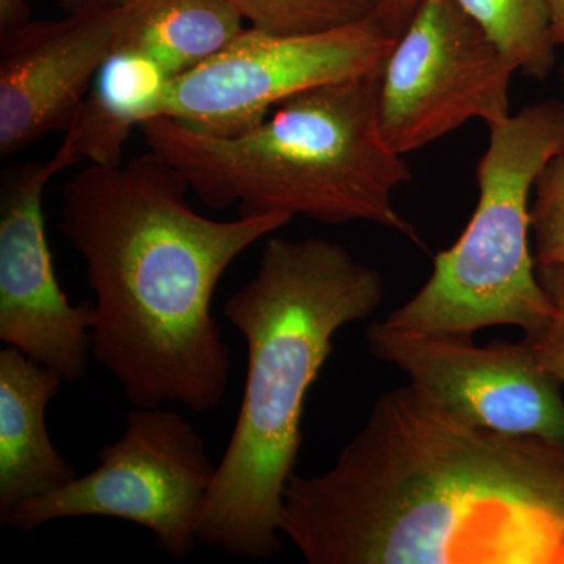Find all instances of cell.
I'll return each mask as SVG.
<instances>
[{
	"label": "cell",
	"mask_w": 564,
	"mask_h": 564,
	"mask_svg": "<svg viewBox=\"0 0 564 564\" xmlns=\"http://www.w3.org/2000/svg\"><path fill=\"white\" fill-rule=\"evenodd\" d=\"M511 63L456 0H421L380 74L378 120L397 154L481 120L511 117Z\"/></svg>",
	"instance_id": "obj_8"
},
{
	"label": "cell",
	"mask_w": 564,
	"mask_h": 564,
	"mask_svg": "<svg viewBox=\"0 0 564 564\" xmlns=\"http://www.w3.org/2000/svg\"><path fill=\"white\" fill-rule=\"evenodd\" d=\"M489 132L469 225L454 247L434 256L432 276L388 315V328L473 337L513 325L530 337L551 322L554 304L530 250L529 199L538 174L564 147V102L532 104Z\"/></svg>",
	"instance_id": "obj_5"
},
{
	"label": "cell",
	"mask_w": 564,
	"mask_h": 564,
	"mask_svg": "<svg viewBox=\"0 0 564 564\" xmlns=\"http://www.w3.org/2000/svg\"><path fill=\"white\" fill-rule=\"evenodd\" d=\"M31 21L29 0H0V35L17 31Z\"/></svg>",
	"instance_id": "obj_19"
},
{
	"label": "cell",
	"mask_w": 564,
	"mask_h": 564,
	"mask_svg": "<svg viewBox=\"0 0 564 564\" xmlns=\"http://www.w3.org/2000/svg\"><path fill=\"white\" fill-rule=\"evenodd\" d=\"M281 533L310 564H564V444L384 393L332 469L293 473Z\"/></svg>",
	"instance_id": "obj_1"
},
{
	"label": "cell",
	"mask_w": 564,
	"mask_h": 564,
	"mask_svg": "<svg viewBox=\"0 0 564 564\" xmlns=\"http://www.w3.org/2000/svg\"><path fill=\"white\" fill-rule=\"evenodd\" d=\"M118 7L31 21L0 35V155L68 132L113 51Z\"/></svg>",
	"instance_id": "obj_11"
},
{
	"label": "cell",
	"mask_w": 564,
	"mask_h": 564,
	"mask_svg": "<svg viewBox=\"0 0 564 564\" xmlns=\"http://www.w3.org/2000/svg\"><path fill=\"white\" fill-rule=\"evenodd\" d=\"M395 41L372 17L296 35L248 25L209 61L170 82L151 118H172L212 135H236L299 93L377 73Z\"/></svg>",
	"instance_id": "obj_7"
},
{
	"label": "cell",
	"mask_w": 564,
	"mask_h": 564,
	"mask_svg": "<svg viewBox=\"0 0 564 564\" xmlns=\"http://www.w3.org/2000/svg\"><path fill=\"white\" fill-rule=\"evenodd\" d=\"M176 169L151 150L120 165L85 166L63 188L61 229L96 296L91 351L133 408L217 410L231 351L212 315L228 267L282 214L212 220L187 199Z\"/></svg>",
	"instance_id": "obj_2"
},
{
	"label": "cell",
	"mask_w": 564,
	"mask_h": 564,
	"mask_svg": "<svg viewBox=\"0 0 564 564\" xmlns=\"http://www.w3.org/2000/svg\"><path fill=\"white\" fill-rule=\"evenodd\" d=\"M562 79H563V84H564V68L562 70Z\"/></svg>",
	"instance_id": "obj_22"
},
{
	"label": "cell",
	"mask_w": 564,
	"mask_h": 564,
	"mask_svg": "<svg viewBox=\"0 0 564 564\" xmlns=\"http://www.w3.org/2000/svg\"><path fill=\"white\" fill-rule=\"evenodd\" d=\"M516 73L544 80L554 69L555 41L544 0H456Z\"/></svg>",
	"instance_id": "obj_14"
},
{
	"label": "cell",
	"mask_w": 564,
	"mask_h": 564,
	"mask_svg": "<svg viewBox=\"0 0 564 564\" xmlns=\"http://www.w3.org/2000/svg\"><path fill=\"white\" fill-rule=\"evenodd\" d=\"M380 74L299 93L236 135H212L165 117L141 122L139 131L210 209L373 223L423 247L392 202L413 174L381 133Z\"/></svg>",
	"instance_id": "obj_4"
},
{
	"label": "cell",
	"mask_w": 564,
	"mask_h": 564,
	"mask_svg": "<svg viewBox=\"0 0 564 564\" xmlns=\"http://www.w3.org/2000/svg\"><path fill=\"white\" fill-rule=\"evenodd\" d=\"M58 3L68 11L95 10V9H115V7L124 6L129 0H57Z\"/></svg>",
	"instance_id": "obj_21"
},
{
	"label": "cell",
	"mask_w": 564,
	"mask_h": 564,
	"mask_svg": "<svg viewBox=\"0 0 564 564\" xmlns=\"http://www.w3.org/2000/svg\"><path fill=\"white\" fill-rule=\"evenodd\" d=\"M384 281L326 239H272L258 272L223 306L248 350L239 417L199 522V543L248 560L281 551L282 494L302 448L304 402L333 337L366 321Z\"/></svg>",
	"instance_id": "obj_3"
},
{
	"label": "cell",
	"mask_w": 564,
	"mask_h": 564,
	"mask_svg": "<svg viewBox=\"0 0 564 564\" xmlns=\"http://www.w3.org/2000/svg\"><path fill=\"white\" fill-rule=\"evenodd\" d=\"M243 22L228 0H129L118 7L111 52L143 58L173 82L220 52Z\"/></svg>",
	"instance_id": "obj_13"
},
{
	"label": "cell",
	"mask_w": 564,
	"mask_h": 564,
	"mask_svg": "<svg viewBox=\"0 0 564 564\" xmlns=\"http://www.w3.org/2000/svg\"><path fill=\"white\" fill-rule=\"evenodd\" d=\"M530 232L536 267L564 265V147L549 159L533 185Z\"/></svg>",
	"instance_id": "obj_16"
},
{
	"label": "cell",
	"mask_w": 564,
	"mask_h": 564,
	"mask_svg": "<svg viewBox=\"0 0 564 564\" xmlns=\"http://www.w3.org/2000/svg\"><path fill=\"white\" fill-rule=\"evenodd\" d=\"M366 339L375 358L464 421L564 444L562 383L541 366L529 340L478 347L470 336L395 332L383 322L372 323Z\"/></svg>",
	"instance_id": "obj_10"
},
{
	"label": "cell",
	"mask_w": 564,
	"mask_h": 564,
	"mask_svg": "<svg viewBox=\"0 0 564 564\" xmlns=\"http://www.w3.org/2000/svg\"><path fill=\"white\" fill-rule=\"evenodd\" d=\"M421 0H375L372 18L381 31L397 40L413 20Z\"/></svg>",
	"instance_id": "obj_18"
},
{
	"label": "cell",
	"mask_w": 564,
	"mask_h": 564,
	"mask_svg": "<svg viewBox=\"0 0 564 564\" xmlns=\"http://www.w3.org/2000/svg\"><path fill=\"white\" fill-rule=\"evenodd\" d=\"M80 162L73 133L47 162L6 166L0 181V340L68 383L88 372L96 304L73 306L55 274L43 196L52 177Z\"/></svg>",
	"instance_id": "obj_9"
},
{
	"label": "cell",
	"mask_w": 564,
	"mask_h": 564,
	"mask_svg": "<svg viewBox=\"0 0 564 564\" xmlns=\"http://www.w3.org/2000/svg\"><path fill=\"white\" fill-rule=\"evenodd\" d=\"M551 20L552 39L564 47V0H544Z\"/></svg>",
	"instance_id": "obj_20"
},
{
	"label": "cell",
	"mask_w": 564,
	"mask_h": 564,
	"mask_svg": "<svg viewBox=\"0 0 564 564\" xmlns=\"http://www.w3.org/2000/svg\"><path fill=\"white\" fill-rule=\"evenodd\" d=\"M63 381L17 348L0 351V518L77 477L46 426L47 404Z\"/></svg>",
	"instance_id": "obj_12"
},
{
	"label": "cell",
	"mask_w": 564,
	"mask_h": 564,
	"mask_svg": "<svg viewBox=\"0 0 564 564\" xmlns=\"http://www.w3.org/2000/svg\"><path fill=\"white\" fill-rule=\"evenodd\" d=\"M536 274L554 304V315L543 332L525 339L541 366L564 384V265L536 267Z\"/></svg>",
	"instance_id": "obj_17"
},
{
	"label": "cell",
	"mask_w": 564,
	"mask_h": 564,
	"mask_svg": "<svg viewBox=\"0 0 564 564\" xmlns=\"http://www.w3.org/2000/svg\"><path fill=\"white\" fill-rule=\"evenodd\" d=\"M98 458L90 474L18 505L0 524L29 533L66 518L120 519L150 530L172 558L191 556L218 467L198 430L177 411L133 408Z\"/></svg>",
	"instance_id": "obj_6"
},
{
	"label": "cell",
	"mask_w": 564,
	"mask_h": 564,
	"mask_svg": "<svg viewBox=\"0 0 564 564\" xmlns=\"http://www.w3.org/2000/svg\"><path fill=\"white\" fill-rule=\"evenodd\" d=\"M261 31L296 35L345 28L372 17L375 0H228Z\"/></svg>",
	"instance_id": "obj_15"
}]
</instances>
